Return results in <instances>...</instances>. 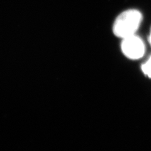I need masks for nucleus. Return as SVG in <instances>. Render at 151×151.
<instances>
[{"mask_svg":"<svg viewBox=\"0 0 151 151\" xmlns=\"http://www.w3.org/2000/svg\"><path fill=\"white\" fill-rule=\"evenodd\" d=\"M121 48L124 54L130 59L142 58L145 53V44L140 37L135 34L122 39Z\"/></svg>","mask_w":151,"mask_h":151,"instance_id":"obj_2","label":"nucleus"},{"mask_svg":"<svg viewBox=\"0 0 151 151\" xmlns=\"http://www.w3.org/2000/svg\"><path fill=\"white\" fill-rule=\"evenodd\" d=\"M142 20V13L137 9H128L118 16L113 25L115 36L121 39L135 35Z\"/></svg>","mask_w":151,"mask_h":151,"instance_id":"obj_1","label":"nucleus"},{"mask_svg":"<svg viewBox=\"0 0 151 151\" xmlns=\"http://www.w3.org/2000/svg\"><path fill=\"white\" fill-rule=\"evenodd\" d=\"M149 42L151 46V28H150V34L149 35Z\"/></svg>","mask_w":151,"mask_h":151,"instance_id":"obj_4","label":"nucleus"},{"mask_svg":"<svg viewBox=\"0 0 151 151\" xmlns=\"http://www.w3.org/2000/svg\"><path fill=\"white\" fill-rule=\"evenodd\" d=\"M142 70L146 76L151 78V56L147 62L142 65Z\"/></svg>","mask_w":151,"mask_h":151,"instance_id":"obj_3","label":"nucleus"}]
</instances>
